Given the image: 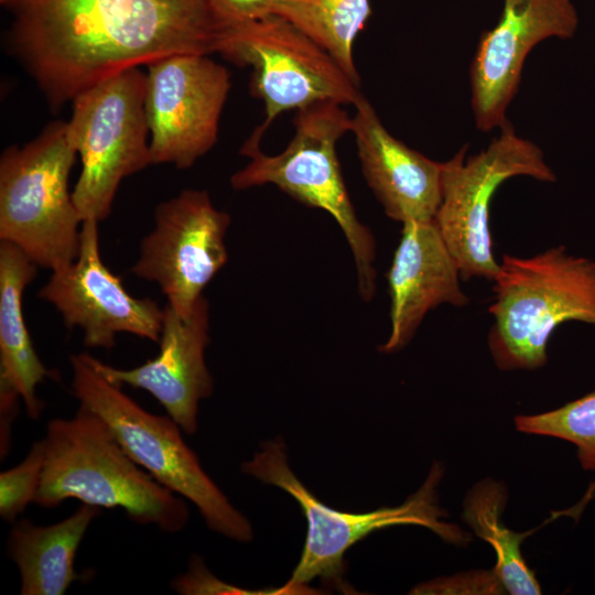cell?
Instances as JSON below:
<instances>
[{"mask_svg": "<svg viewBox=\"0 0 595 595\" xmlns=\"http://www.w3.org/2000/svg\"><path fill=\"white\" fill-rule=\"evenodd\" d=\"M218 24L225 30L278 15L281 0H208Z\"/></svg>", "mask_w": 595, "mask_h": 595, "instance_id": "26", "label": "cell"}, {"mask_svg": "<svg viewBox=\"0 0 595 595\" xmlns=\"http://www.w3.org/2000/svg\"><path fill=\"white\" fill-rule=\"evenodd\" d=\"M230 74L208 55L177 54L147 66L144 108L152 164L191 167L217 142Z\"/></svg>", "mask_w": 595, "mask_h": 595, "instance_id": "12", "label": "cell"}, {"mask_svg": "<svg viewBox=\"0 0 595 595\" xmlns=\"http://www.w3.org/2000/svg\"><path fill=\"white\" fill-rule=\"evenodd\" d=\"M76 154L66 121L55 120L0 156V239L51 271L72 263L80 249L83 220L68 191Z\"/></svg>", "mask_w": 595, "mask_h": 595, "instance_id": "5", "label": "cell"}, {"mask_svg": "<svg viewBox=\"0 0 595 595\" xmlns=\"http://www.w3.org/2000/svg\"><path fill=\"white\" fill-rule=\"evenodd\" d=\"M493 282L488 347L500 370L543 367L549 339L565 322L595 325V261L563 245L528 258L504 255Z\"/></svg>", "mask_w": 595, "mask_h": 595, "instance_id": "3", "label": "cell"}, {"mask_svg": "<svg viewBox=\"0 0 595 595\" xmlns=\"http://www.w3.org/2000/svg\"><path fill=\"white\" fill-rule=\"evenodd\" d=\"M37 296L56 307L66 326L84 332L87 347L111 349L118 333L160 342L164 307L152 299L130 295L104 264L95 219L82 224L77 258L52 271Z\"/></svg>", "mask_w": 595, "mask_h": 595, "instance_id": "13", "label": "cell"}, {"mask_svg": "<svg viewBox=\"0 0 595 595\" xmlns=\"http://www.w3.org/2000/svg\"><path fill=\"white\" fill-rule=\"evenodd\" d=\"M237 66H251L250 93L264 104V121L246 143L261 139L282 112L321 100L355 105L359 85L335 58L288 20L273 15L225 29L218 52Z\"/></svg>", "mask_w": 595, "mask_h": 595, "instance_id": "9", "label": "cell"}, {"mask_svg": "<svg viewBox=\"0 0 595 595\" xmlns=\"http://www.w3.org/2000/svg\"><path fill=\"white\" fill-rule=\"evenodd\" d=\"M45 458L44 440L34 442L24 459L0 474V515L14 522L34 502Z\"/></svg>", "mask_w": 595, "mask_h": 595, "instance_id": "23", "label": "cell"}, {"mask_svg": "<svg viewBox=\"0 0 595 595\" xmlns=\"http://www.w3.org/2000/svg\"><path fill=\"white\" fill-rule=\"evenodd\" d=\"M370 15L369 0H281L278 11L326 50L357 85L353 47Z\"/></svg>", "mask_w": 595, "mask_h": 595, "instance_id": "21", "label": "cell"}, {"mask_svg": "<svg viewBox=\"0 0 595 595\" xmlns=\"http://www.w3.org/2000/svg\"><path fill=\"white\" fill-rule=\"evenodd\" d=\"M464 145L442 162L441 203L434 220L462 279L494 281L499 262L493 249L489 228L490 202L498 187L515 176H529L553 183L556 176L542 150L519 137L509 121L486 149L467 156Z\"/></svg>", "mask_w": 595, "mask_h": 595, "instance_id": "10", "label": "cell"}, {"mask_svg": "<svg viewBox=\"0 0 595 595\" xmlns=\"http://www.w3.org/2000/svg\"><path fill=\"white\" fill-rule=\"evenodd\" d=\"M156 357L130 369L107 365L89 354L90 365L118 386L148 391L187 434L197 430L201 400L213 391V379L205 363L209 343V304L202 295L187 317L166 304Z\"/></svg>", "mask_w": 595, "mask_h": 595, "instance_id": "15", "label": "cell"}, {"mask_svg": "<svg viewBox=\"0 0 595 595\" xmlns=\"http://www.w3.org/2000/svg\"><path fill=\"white\" fill-rule=\"evenodd\" d=\"M75 398L99 415L128 455L160 484L193 502L208 528L232 540L252 539V528L203 469L169 415L144 410L120 386L101 376L86 353L72 355Z\"/></svg>", "mask_w": 595, "mask_h": 595, "instance_id": "6", "label": "cell"}, {"mask_svg": "<svg viewBox=\"0 0 595 595\" xmlns=\"http://www.w3.org/2000/svg\"><path fill=\"white\" fill-rule=\"evenodd\" d=\"M578 25L572 0H504L496 25L482 34L470 64L476 128L488 132L508 120L526 57L540 42L571 39Z\"/></svg>", "mask_w": 595, "mask_h": 595, "instance_id": "14", "label": "cell"}, {"mask_svg": "<svg viewBox=\"0 0 595 595\" xmlns=\"http://www.w3.org/2000/svg\"><path fill=\"white\" fill-rule=\"evenodd\" d=\"M45 458L34 504L53 508L75 498L99 508H121L130 520L169 533L188 520L183 499L139 466L109 425L79 404L69 419H53L43 437Z\"/></svg>", "mask_w": 595, "mask_h": 595, "instance_id": "2", "label": "cell"}, {"mask_svg": "<svg viewBox=\"0 0 595 595\" xmlns=\"http://www.w3.org/2000/svg\"><path fill=\"white\" fill-rule=\"evenodd\" d=\"M7 52L57 110L115 74L218 52L208 0H0Z\"/></svg>", "mask_w": 595, "mask_h": 595, "instance_id": "1", "label": "cell"}, {"mask_svg": "<svg viewBox=\"0 0 595 595\" xmlns=\"http://www.w3.org/2000/svg\"><path fill=\"white\" fill-rule=\"evenodd\" d=\"M100 508L83 504L73 515L50 526L14 521L8 553L20 574L21 595H62L80 578L75 570L78 547Z\"/></svg>", "mask_w": 595, "mask_h": 595, "instance_id": "18", "label": "cell"}, {"mask_svg": "<svg viewBox=\"0 0 595 595\" xmlns=\"http://www.w3.org/2000/svg\"><path fill=\"white\" fill-rule=\"evenodd\" d=\"M229 225L230 216L214 206L206 191L183 190L156 206L154 227L142 239L130 272L155 282L167 304L185 318L227 263Z\"/></svg>", "mask_w": 595, "mask_h": 595, "instance_id": "11", "label": "cell"}, {"mask_svg": "<svg viewBox=\"0 0 595 595\" xmlns=\"http://www.w3.org/2000/svg\"><path fill=\"white\" fill-rule=\"evenodd\" d=\"M36 267L18 246L1 241L0 380L15 387L31 419H37L44 408L36 387L52 377L33 347L23 315V292L35 278Z\"/></svg>", "mask_w": 595, "mask_h": 595, "instance_id": "19", "label": "cell"}, {"mask_svg": "<svg viewBox=\"0 0 595 595\" xmlns=\"http://www.w3.org/2000/svg\"><path fill=\"white\" fill-rule=\"evenodd\" d=\"M241 469L266 484L274 485L292 496L307 522L304 548L290 580L284 584L291 593H306V584L314 578L342 588L344 556L356 542L374 531L399 524L424 527L443 540L465 545L470 536L459 527L443 520L446 512L437 502L436 487L443 474L435 462L416 493L403 504L364 513L338 511L318 500L291 470L282 441L262 444Z\"/></svg>", "mask_w": 595, "mask_h": 595, "instance_id": "7", "label": "cell"}, {"mask_svg": "<svg viewBox=\"0 0 595 595\" xmlns=\"http://www.w3.org/2000/svg\"><path fill=\"white\" fill-rule=\"evenodd\" d=\"M354 107L351 132L361 170L386 215L401 224L434 219L441 203L442 162L390 134L364 96Z\"/></svg>", "mask_w": 595, "mask_h": 595, "instance_id": "17", "label": "cell"}, {"mask_svg": "<svg viewBox=\"0 0 595 595\" xmlns=\"http://www.w3.org/2000/svg\"><path fill=\"white\" fill-rule=\"evenodd\" d=\"M333 100H321L296 110L294 136L279 154L244 145L249 163L234 173V190L275 185L294 199L327 212L343 230L354 256L358 292L368 302L376 292V241L357 217L336 153L338 140L351 132L353 118Z\"/></svg>", "mask_w": 595, "mask_h": 595, "instance_id": "4", "label": "cell"}, {"mask_svg": "<svg viewBox=\"0 0 595 595\" xmlns=\"http://www.w3.org/2000/svg\"><path fill=\"white\" fill-rule=\"evenodd\" d=\"M171 587L182 595L203 594H269V592H253L244 589L218 580L206 567L204 561L198 555H193L184 573L177 575L171 582Z\"/></svg>", "mask_w": 595, "mask_h": 595, "instance_id": "25", "label": "cell"}, {"mask_svg": "<svg viewBox=\"0 0 595 595\" xmlns=\"http://www.w3.org/2000/svg\"><path fill=\"white\" fill-rule=\"evenodd\" d=\"M144 97L145 73L134 67L72 100L67 133L82 160L72 196L83 221L106 219L121 181L152 164Z\"/></svg>", "mask_w": 595, "mask_h": 595, "instance_id": "8", "label": "cell"}, {"mask_svg": "<svg viewBox=\"0 0 595 595\" xmlns=\"http://www.w3.org/2000/svg\"><path fill=\"white\" fill-rule=\"evenodd\" d=\"M507 501L504 484L485 479L476 484L464 501L463 519L475 534L494 550V571L507 593L511 595H539L540 584L521 553L522 541L536 529L524 533L508 529L501 519Z\"/></svg>", "mask_w": 595, "mask_h": 595, "instance_id": "20", "label": "cell"}, {"mask_svg": "<svg viewBox=\"0 0 595 595\" xmlns=\"http://www.w3.org/2000/svg\"><path fill=\"white\" fill-rule=\"evenodd\" d=\"M458 264L434 219L402 224L401 237L388 272L390 334L379 347L390 354L414 336L426 313L441 304L464 307Z\"/></svg>", "mask_w": 595, "mask_h": 595, "instance_id": "16", "label": "cell"}, {"mask_svg": "<svg viewBox=\"0 0 595 595\" xmlns=\"http://www.w3.org/2000/svg\"><path fill=\"white\" fill-rule=\"evenodd\" d=\"M414 594H505L502 583L494 570L474 571L418 585Z\"/></svg>", "mask_w": 595, "mask_h": 595, "instance_id": "24", "label": "cell"}, {"mask_svg": "<svg viewBox=\"0 0 595 595\" xmlns=\"http://www.w3.org/2000/svg\"><path fill=\"white\" fill-rule=\"evenodd\" d=\"M515 425L523 433L574 444L582 468L595 473V391L551 411L517 415Z\"/></svg>", "mask_w": 595, "mask_h": 595, "instance_id": "22", "label": "cell"}, {"mask_svg": "<svg viewBox=\"0 0 595 595\" xmlns=\"http://www.w3.org/2000/svg\"><path fill=\"white\" fill-rule=\"evenodd\" d=\"M19 391L12 385L0 381V457L3 459L11 445V431L19 413Z\"/></svg>", "mask_w": 595, "mask_h": 595, "instance_id": "27", "label": "cell"}]
</instances>
